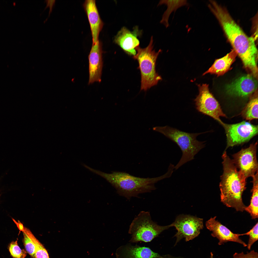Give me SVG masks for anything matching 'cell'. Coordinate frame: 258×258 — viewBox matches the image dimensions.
<instances>
[{
    "label": "cell",
    "mask_w": 258,
    "mask_h": 258,
    "mask_svg": "<svg viewBox=\"0 0 258 258\" xmlns=\"http://www.w3.org/2000/svg\"><path fill=\"white\" fill-rule=\"evenodd\" d=\"M47 5L45 8H46L48 7L49 8V16L52 11L53 7L54 4L55 0H46Z\"/></svg>",
    "instance_id": "26"
},
{
    "label": "cell",
    "mask_w": 258,
    "mask_h": 258,
    "mask_svg": "<svg viewBox=\"0 0 258 258\" xmlns=\"http://www.w3.org/2000/svg\"><path fill=\"white\" fill-rule=\"evenodd\" d=\"M258 222L247 233L242 234L244 235H248L249 238L247 247L249 250L251 249L253 244L258 240Z\"/></svg>",
    "instance_id": "24"
},
{
    "label": "cell",
    "mask_w": 258,
    "mask_h": 258,
    "mask_svg": "<svg viewBox=\"0 0 258 258\" xmlns=\"http://www.w3.org/2000/svg\"><path fill=\"white\" fill-rule=\"evenodd\" d=\"M237 55L233 50L223 57L216 60L203 75L208 73L215 74L218 76L223 75L230 70L231 65L235 60Z\"/></svg>",
    "instance_id": "17"
},
{
    "label": "cell",
    "mask_w": 258,
    "mask_h": 258,
    "mask_svg": "<svg viewBox=\"0 0 258 258\" xmlns=\"http://www.w3.org/2000/svg\"><path fill=\"white\" fill-rule=\"evenodd\" d=\"M243 118L251 121L258 118V97L256 95L252 98L245 107L241 113Z\"/></svg>",
    "instance_id": "20"
},
{
    "label": "cell",
    "mask_w": 258,
    "mask_h": 258,
    "mask_svg": "<svg viewBox=\"0 0 258 258\" xmlns=\"http://www.w3.org/2000/svg\"><path fill=\"white\" fill-rule=\"evenodd\" d=\"M23 242L26 252L33 258H36L35 245L27 234L24 230Z\"/></svg>",
    "instance_id": "23"
},
{
    "label": "cell",
    "mask_w": 258,
    "mask_h": 258,
    "mask_svg": "<svg viewBox=\"0 0 258 258\" xmlns=\"http://www.w3.org/2000/svg\"><path fill=\"white\" fill-rule=\"evenodd\" d=\"M154 130L160 132L176 143L182 153L179 161L174 167L175 170L194 159V156L205 146V142L198 141L197 137L204 133H190L166 126H156Z\"/></svg>",
    "instance_id": "4"
},
{
    "label": "cell",
    "mask_w": 258,
    "mask_h": 258,
    "mask_svg": "<svg viewBox=\"0 0 258 258\" xmlns=\"http://www.w3.org/2000/svg\"><path fill=\"white\" fill-rule=\"evenodd\" d=\"M170 225L175 227L177 231L174 236L177 238L176 243L183 238L188 241L198 236L204 227L203 219L189 215H180Z\"/></svg>",
    "instance_id": "9"
},
{
    "label": "cell",
    "mask_w": 258,
    "mask_h": 258,
    "mask_svg": "<svg viewBox=\"0 0 258 258\" xmlns=\"http://www.w3.org/2000/svg\"><path fill=\"white\" fill-rule=\"evenodd\" d=\"M221 125L226 137V148L247 142L258 134V125L245 121L233 124L223 123Z\"/></svg>",
    "instance_id": "7"
},
{
    "label": "cell",
    "mask_w": 258,
    "mask_h": 258,
    "mask_svg": "<svg viewBox=\"0 0 258 258\" xmlns=\"http://www.w3.org/2000/svg\"><path fill=\"white\" fill-rule=\"evenodd\" d=\"M216 217H211L205 223L207 228L212 233L211 235L216 237L219 240L218 244L221 245L228 242L238 243L244 247L247 244L240 238L242 234H235L232 232L226 226L216 220Z\"/></svg>",
    "instance_id": "11"
},
{
    "label": "cell",
    "mask_w": 258,
    "mask_h": 258,
    "mask_svg": "<svg viewBox=\"0 0 258 258\" xmlns=\"http://www.w3.org/2000/svg\"><path fill=\"white\" fill-rule=\"evenodd\" d=\"M102 53V44L99 40L92 44L88 57V84L101 81L103 64Z\"/></svg>",
    "instance_id": "12"
},
{
    "label": "cell",
    "mask_w": 258,
    "mask_h": 258,
    "mask_svg": "<svg viewBox=\"0 0 258 258\" xmlns=\"http://www.w3.org/2000/svg\"><path fill=\"white\" fill-rule=\"evenodd\" d=\"M153 37H151L148 45L144 48L139 46L136 50V54L133 56L137 60L141 75V90L146 91L157 85L162 78L156 73V64L157 57L161 50L156 52L153 50Z\"/></svg>",
    "instance_id": "5"
},
{
    "label": "cell",
    "mask_w": 258,
    "mask_h": 258,
    "mask_svg": "<svg viewBox=\"0 0 258 258\" xmlns=\"http://www.w3.org/2000/svg\"><path fill=\"white\" fill-rule=\"evenodd\" d=\"M83 6L90 24L92 44H94L99 40V34L103 23L99 15L95 0H86Z\"/></svg>",
    "instance_id": "15"
},
{
    "label": "cell",
    "mask_w": 258,
    "mask_h": 258,
    "mask_svg": "<svg viewBox=\"0 0 258 258\" xmlns=\"http://www.w3.org/2000/svg\"><path fill=\"white\" fill-rule=\"evenodd\" d=\"M140 33L138 27H135L133 31L123 27L115 37L114 42L126 54L134 56L136 54V48L139 46L140 42L137 37Z\"/></svg>",
    "instance_id": "13"
},
{
    "label": "cell",
    "mask_w": 258,
    "mask_h": 258,
    "mask_svg": "<svg viewBox=\"0 0 258 258\" xmlns=\"http://www.w3.org/2000/svg\"><path fill=\"white\" fill-rule=\"evenodd\" d=\"M199 93L194 100L196 108L199 112L208 115L218 122L223 123L220 117H226L216 100L210 92L209 85H198Z\"/></svg>",
    "instance_id": "8"
},
{
    "label": "cell",
    "mask_w": 258,
    "mask_h": 258,
    "mask_svg": "<svg viewBox=\"0 0 258 258\" xmlns=\"http://www.w3.org/2000/svg\"><path fill=\"white\" fill-rule=\"evenodd\" d=\"M257 87V82L252 75L247 74L241 77L227 85L226 90L229 94L242 97L254 92Z\"/></svg>",
    "instance_id": "14"
},
{
    "label": "cell",
    "mask_w": 258,
    "mask_h": 258,
    "mask_svg": "<svg viewBox=\"0 0 258 258\" xmlns=\"http://www.w3.org/2000/svg\"><path fill=\"white\" fill-rule=\"evenodd\" d=\"M233 258H258V254L254 250L245 254L243 252L240 253H235L233 255Z\"/></svg>",
    "instance_id": "25"
},
{
    "label": "cell",
    "mask_w": 258,
    "mask_h": 258,
    "mask_svg": "<svg viewBox=\"0 0 258 258\" xmlns=\"http://www.w3.org/2000/svg\"><path fill=\"white\" fill-rule=\"evenodd\" d=\"M208 7L218 19L244 67L250 70L253 76H257L258 52L254 38L247 36L226 9L216 2H211Z\"/></svg>",
    "instance_id": "1"
},
{
    "label": "cell",
    "mask_w": 258,
    "mask_h": 258,
    "mask_svg": "<svg viewBox=\"0 0 258 258\" xmlns=\"http://www.w3.org/2000/svg\"><path fill=\"white\" fill-rule=\"evenodd\" d=\"M170 227V225L162 226L158 225L152 219L149 212L141 211L129 226L128 233L131 235V238L129 242H150Z\"/></svg>",
    "instance_id": "6"
},
{
    "label": "cell",
    "mask_w": 258,
    "mask_h": 258,
    "mask_svg": "<svg viewBox=\"0 0 258 258\" xmlns=\"http://www.w3.org/2000/svg\"><path fill=\"white\" fill-rule=\"evenodd\" d=\"M252 177L253 183L251 191L252 195L250 204L246 207L245 210L250 214L252 219H255L258 217V172Z\"/></svg>",
    "instance_id": "19"
},
{
    "label": "cell",
    "mask_w": 258,
    "mask_h": 258,
    "mask_svg": "<svg viewBox=\"0 0 258 258\" xmlns=\"http://www.w3.org/2000/svg\"><path fill=\"white\" fill-rule=\"evenodd\" d=\"M117 258H161L162 256L150 248L130 244L119 247L116 253Z\"/></svg>",
    "instance_id": "16"
},
{
    "label": "cell",
    "mask_w": 258,
    "mask_h": 258,
    "mask_svg": "<svg viewBox=\"0 0 258 258\" xmlns=\"http://www.w3.org/2000/svg\"><path fill=\"white\" fill-rule=\"evenodd\" d=\"M222 157L223 172L219 184L221 201L227 207L242 212L246 207L242 195L246 188V179L238 171L226 151Z\"/></svg>",
    "instance_id": "3"
},
{
    "label": "cell",
    "mask_w": 258,
    "mask_h": 258,
    "mask_svg": "<svg viewBox=\"0 0 258 258\" xmlns=\"http://www.w3.org/2000/svg\"><path fill=\"white\" fill-rule=\"evenodd\" d=\"M9 249L13 258H25L27 255V252L26 250L21 249L18 245L17 240L10 243Z\"/></svg>",
    "instance_id": "22"
},
{
    "label": "cell",
    "mask_w": 258,
    "mask_h": 258,
    "mask_svg": "<svg viewBox=\"0 0 258 258\" xmlns=\"http://www.w3.org/2000/svg\"><path fill=\"white\" fill-rule=\"evenodd\" d=\"M12 220L16 224L17 227L20 231H23L25 227L24 226L23 224L19 220L18 221V222H17L14 219H12Z\"/></svg>",
    "instance_id": "27"
},
{
    "label": "cell",
    "mask_w": 258,
    "mask_h": 258,
    "mask_svg": "<svg viewBox=\"0 0 258 258\" xmlns=\"http://www.w3.org/2000/svg\"><path fill=\"white\" fill-rule=\"evenodd\" d=\"M161 258H173L171 256L168 255H166L162 256Z\"/></svg>",
    "instance_id": "28"
},
{
    "label": "cell",
    "mask_w": 258,
    "mask_h": 258,
    "mask_svg": "<svg viewBox=\"0 0 258 258\" xmlns=\"http://www.w3.org/2000/svg\"><path fill=\"white\" fill-rule=\"evenodd\" d=\"M165 4L167 6V9L163 15L160 23L164 25L166 28L169 27L168 20L170 16L173 11L175 12L178 8L188 4L186 0H161L158 5Z\"/></svg>",
    "instance_id": "18"
},
{
    "label": "cell",
    "mask_w": 258,
    "mask_h": 258,
    "mask_svg": "<svg viewBox=\"0 0 258 258\" xmlns=\"http://www.w3.org/2000/svg\"><path fill=\"white\" fill-rule=\"evenodd\" d=\"M258 142L242 149L233 155L232 161L239 172L246 178L252 177L258 172L257 158Z\"/></svg>",
    "instance_id": "10"
},
{
    "label": "cell",
    "mask_w": 258,
    "mask_h": 258,
    "mask_svg": "<svg viewBox=\"0 0 258 258\" xmlns=\"http://www.w3.org/2000/svg\"><path fill=\"white\" fill-rule=\"evenodd\" d=\"M25 231L34 244L36 258H49L48 252L43 245L35 237L30 231L26 228Z\"/></svg>",
    "instance_id": "21"
},
{
    "label": "cell",
    "mask_w": 258,
    "mask_h": 258,
    "mask_svg": "<svg viewBox=\"0 0 258 258\" xmlns=\"http://www.w3.org/2000/svg\"><path fill=\"white\" fill-rule=\"evenodd\" d=\"M88 169L106 179L115 188L119 195L128 199L132 197H138L140 194L150 192L156 189V183L170 177L173 172L172 169L168 168L167 173L161 176L144 178L135 177L122 172H113L108 173L90 167Z\"/></svg>",
    "instance_id": "2"
},
{
    "label": "cell",
    "mask_w": 258,
    "mask_h": 258,
    "mask_svg": "<svg viewBox=\"0 0 258 258\" xmlns=\"http://www.w3.org/2000/svg\"><path fill=\"white\" fill-rule=\"evenodd\" d=\"M210 258H213V254L212 252L210 253Z\"/></svg>",
    "instance_id": "29"
}]
</instances>
